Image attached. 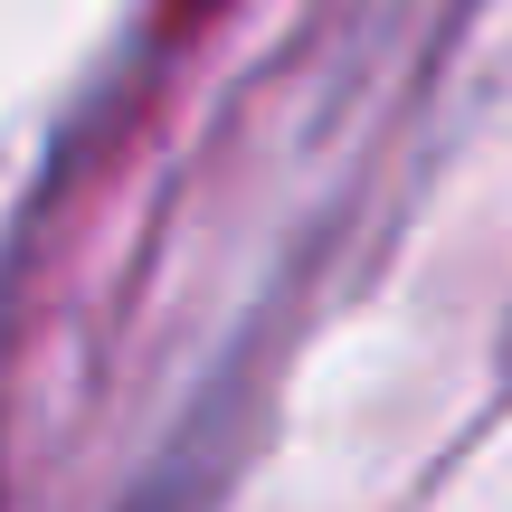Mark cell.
<instances>
[{"label":"cell","mask_w":512,"mask_h":512,"mask_svg":"<svg viewBox=\"0 0 512 512\" xmlns=\"http://www.w3.org/2000/svg\"><path fill=\"white\" fill-rule=\"evenodd\" d=\"M133 512H171V503H133Z\"/></svg>","instance_id":"6da1fadb"}]
</instances>
